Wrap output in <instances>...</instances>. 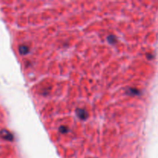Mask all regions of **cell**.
I'll list each match as a JSON object with an SVG mask.
<instances>
[{"label": "cell", "instance_id": "3957f363", "mask_svg": "<svg viewBox=\"0 0 158 158\" xmlns=\"http://www.w3.org/2000/svg\"><path fill=\"white\" fill-rule=\"evenodd\" d=\"M19 52L22 55L27 54L28 52H30V49L29 47L25 46V45H22V46H20L19 48Z\"/></svg>", "mask_w": 158, "mask_h": 158}, {"label": "cell", "instance_id": "7a4b0ae2", "mask_svg": "<svg viewBox=\"0 0 158 158\" xmlns=\"http://www.w3.org/2000/svg\"><path fill=\"white\" fill-rule=\"evenodd\" d=\"M77 115L78 116L79 119H81V120H87V117H88V113H87L86 110H84L83 109H77Z\"/></svg>", "mask_w": 158, "mask_h": 158}, {"label": "cell", "instance_id": "5b68a950", "mask_svg": "<svg viewBox=\"0 0 158 158\" xmlns=\"http://www.w3.org/2000/svg\"><path fill=\"white\" fill-rule=\"evenodd\" d=\"M108 40L111 42V43H114V42L116 41V39H115V37H114V36H109L108 37Z\"/></svg>", "mask_w": 158, "mask_h": 158}, {"label": "cell", "instance_id": "277c9868", "mask_svg": "<svg viewBox=\"0 0 158 158\" xmlns=\"http://www.w3.org/2000/svg\"><path fill=\"white\" fill-rule=\"evenodd\" d=\"M69 131V128L66 126H62L59 127V132H61L62 133H66Z\"/></svg>", "mask_w": 158, "mask_h": 158}, {"label": "cell", "instance_id": "6da1fadb", "mask_svg": "<svg viewBox=\"0 0 158 158\" xmlns=\"http://www.w3.org/2000/svg\"><path fill=\"white\" fill-rule=\"evenodd\" d=\"M0 136H2L3 139H5L6 141H13V136L12 133H10L9 131H8L7 130H2L0 131Z\"/></svg>", "mask_w": 158, "mask_h": 158}]
</instances>
